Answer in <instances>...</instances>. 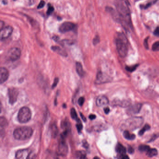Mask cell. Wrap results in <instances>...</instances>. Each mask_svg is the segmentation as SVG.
<instances>
[{"mask_svg":"<svg viewBox=\"0 0 159 159\" xmlns=\"http://www.w3.org/2000/svg\"><path fill=\"white\" fill-rule=\"evenodd\" d=\"M75 27V24L71 22H65L62 24L59 27V31L64 33L73 29Z\"/></svg>","mask_w":159,"mask_h":159,"instance_id":"cell-10","label":"cell"},{"mask_svg":"<svg viewBox=\"0 0 159 159\" xmlns=\"http://www.w3.org/2000/svg\"><path fill=\"white\" fill-rule=\"evenodd\" d=\"M150 128V126H149V125H148V124H146L144 125V126L140 131V132L139 133V135L140 136H142L146 131L149 130Z\"/></svg>","mask_w":159,"mask_h":159,"instance_id":"cell-26","label":"cell"},{"mask_svg":"<svg viewBox=\"0 0 159 159\" xmlns=\"http://www.w3.org/2000/svg\"><path fill=\"white\" fill-rule=\"evenodd\" d=\"M116 151L121 156L125 155L126 153V149L120 143H118L116 147Z\"/></svg>","mask_w":159,"mask_h":159,"instance_id":"cell-17","label":"cell"},{"mask_svg":"<svg viewBox=\"0 0 159 159\" xmlns=\"http://www.w3.org/2000/svg\"><path fill=\"white\" fill-rule=\"evenodd\" d=\"M58 82H59V79L58 78H56L55 79L54 82H53V85H52V88L54 89L57 86Z\"/></svg>","mask_w":159,"mask_h":159,"instance_id":"cell-34","label":"cell"},{"mask_svg":"<svg viewBox=\"0 0 159 159\" xmlns=\"http://www.w3.org/2000/svg\"><path fill=\"white\" fill-rule=\"evenodd\" d=\"M9 77V72L8 70L4 68L1 67L0 69V83L2 84L5 82Z\"/></svg>","mask_w":159,"mask_h":159,"instance_id":"cell-13","label":"cell"},{"mask_svg":"<svg viewBox=\"0 0 159 159\" xmlns=\"http://www.w3.org/2000/svg\"><path fill=\"white\" fill-rule=\"evenodd\" d=\"M71 116L72 118V119H74L75 120H77V121H79L80 120L79 118H78V115H77V112L75 110V109L73 108H71Z\"/></svg>","mask_w":159,"mask_h":159,"instance_id":"cell-25","label":"cell"},{"mask_svg":"<svg viewBox=\"0 0 159 159\" xmlns=\"http://www.w3.org/2000/svg\"><path fill=\"white\" fill-rule=\"evenodd\" d=\"M134 149L131 146H128V152L129 153L132 154V153H134Z\"/></svg>","mask_w":159,"mask_h":159,"instance_id":"cell-39","label":"cell"},{"mask_svg":"<svg viewBox=\"0 0 159 159\" xmlns=\"http://www.w3.org/2000/svg\"><path fill=\"white\" fill-rule=\"evenodd\" d=\"M114 104L116 106L118 105V106H122V107H127L130 105V103L129 101H127V100H124V101H121L119 100H117L114 102Z\"/></svg>","mask_w":159,"mask_h":159,"instance_id":"cell-19","label":"cell"},{"mask_svg":"<svg viewBox=\"0 0 159 159\" xmlns=\"http://www.w3.org/2000/svg\"><path fill=\"white\" fill-rule=\"evenodd\" d=\"M33 131L28 126H22L17 128L13 132L15 139L19 141H24L28 139L32 135Z\"/></svg>","mask_w":159,"mask_h":159,"instance_id":"cell-3","label":"cell"},{"mask_svg":"<svg viewBox=\"0 0 159 159\" xmlns=\"http://www.w3.org/2000/svg\"><path fill=\"white\" fill-rule=\"evenodd\" d=\"M19 95V91L16 88H10L8 90L9 102L10 104L13 105L16 102Z\"/></svg>","mask_w":159,"mask_h":159,"instance_id":"cell-8","label":"cell"},{"mask_svg":"<svg viewBox=\"0 0 159 159\" xmlns=\"http://www.w3.org/2000/svg\"><path fill=\"white\" fill-rule=\"evenodd\" d=\"M142 104H137L133 106L130 107L128 110L127 112L129 114H138L142 108Z\"/></svg>","mask_w":159,"mask_h":159,"instance_id":"cell-15","label":"cell"},{"mask_svg":"<svg viewBox=\"0 0 159 159\" xmlns=\"http://www.w3.org/2000/svg\"></svg>","mask_w":159,"mask_h":159,"instance_id":"cell-46","label":"cell"},{"mask_svg":"<svg viewBox=\"0 0 159 159\" xmlns=\"http://www.w3.org/2000/svg\"><path fill=\"white\" fill-rule=\"evenodd\" d=\"M146 155L149 157H153L156 156L158 154V151L155 148L149 149L146 152Z\"/></svg>","mask_w":159,"mask_h":159,"instance_id":"cell-22","label":"cell"},{"mask_svg":"<svg viewBox=\"0 0 159 159\" xmlns=\"http://www.w3.org/2000/svg\"><path fill=\"white\" fill-rule=\"evenodd\" d=\"M148 38L147 37L146 39H145L144 40V45L145 47V48L147 49H148Z\"/></svg>","mask_w":159,"mask_h":159,"instance_id":"cell-37","label":"cell"},{"mask_svg":"<svg viewBox=\"0 0 159 159\" xmlns=\"http://www.w3.org/2000/svg\"><path fill=\"white\" fill-rule=\"evenodd\" d=\"M116 8L119 15V22L126 30L132 28L130 11L129 5L125 0H118L116 3Z\"/></svg>","mask_w":159,"mask_h":159,"instance_id":"cell-1","label":"cell"},{"mask_svg":"<svg viewBox=\"0 0 159 159\" xmlns=\"http://www.w3.org/2000/svg\"><path fill=\"white\" fill-rule=\"evenodd\" d=\"M76 127H77V128L78 132L79 133H80L81 130H82V128H83V125H82V124H81L80 122H79V123L77 124Z\"/></svg>","mask_w":159,"mask_h":159,"instance_id":"cell-33","label":"cell"},{"mask_svg":"<svg viewBox=\"0 0 159 159\" xmlns=\"http://www.w3.org/2000/svg\"><path fill=\"white\" fill-rule=\"evenodd\" d=\"M150 149V147L148 145H141L139 147V150L141 152H147Z\"/></svg>","mask_w":159,"mask_h":159,"instance_id":"cell-27","label":"cell"},{"mask_svg":"<svg viewBox=\"0 0 159 159\" xmlns=\"http://www.w3.org/2000/svg\"><path fill=\"white\" fill-rule=\"evenodd\" d=\"M152 50L154 51H159V41L154 43L152 46Z\"/></svg>","mask_w":159,"mask_h":159,"instance_id":"cell-30","label":"cell"},{"mask_svg":"<svg viewBox=\"0 0 159 159\" xmlns=\"http://www.w3.org/2000/svg\"><path fill=\"white\" fill-rule=\"evenodd\" d=\"M30 152L28 149H21L17 151L16 153V158L18 159H25L29 158Z\"/></svg>","mask_w":159,"mask_h":159,"instance_id":"cell-12","label":"cell"},{"mask_svg":"<svg viewBox=\"0 0 159 159\" xmlns=\"http://www.w3.org/2000/svg\"><path fill=\"white\" fill-rule=\"evenodd\" d=\"M75 156L79 159H85L86 158V153L84 151H77L75 153Z\"/></svg>","mask_w":159,"mask_h":159,"instance_id":"cell-23","label":"cell"},{"mask_svg":"<svg viewBox=\"0 0 159 159\" xmlns=\"http://www.w3.org/2000/svg\"><path fill=\"white\" fill-rule=\"evenodd\" d=\"M108 103V99L105 96H99L96 99V105L99 107L106 106Z\"/></svg>","mask_w":159,"mask_h":159,"instance_id":"cell-14","label":"cell"},{"mask_svg":"<svg viewBox=\"0 0 159 159\" xmlns=\"http://www.w3.org/2000/svg\"><path fill=\"white\" fill-rule=\"evenodd\" d=\"M13 31L12 27L10 26L3 27L0 29V37L1 40H3L9 38L12 35Z\"/></svg>","mask_w":159,"mask_h":159,"instance_id":"cell-9","label":"cell"},{"mask_svg":"<svg viewBox=\"0 0 159 159\" xmlns=\"http://www.w3.org/2000/svg\"><path fill=\"white\" fill-rule=\"evenodd\" d=\"M54 10V9L53 8V6H51V5H49V7H48V9L47 12V14L48 15H50L51 14H52V13L53 12V11Z\"/></svg>","mask_w":159,"mask_h":159,"instance_id":"cell-31","label":"cell"},{"mask_svg":"<svg viewBox=\"0 0 159 159\" xmlns=\"http://www.w3.org/2000/svg\"><path fill=\"white\" fill-rule=\"evenodd\" d=\"M44 5H45V2H44L43 0H42L40 2L39 5H38V6H37V9H40L43 8L44 7Z\"/></svg>","mask_w":159,"mask_h":159,"instance_id":"cell-36","label":"cell"},{"mask_svg":"<svg viewBox=\"0 0 159 159\" xmlns=\"http://www.w3.org/2000/svg\"><path fill=\"white\" fill-rule=\"evenodd\" d=\"M52 50H53L54 51L56 52V53L58 54L59 55H60L62 56L63 57H67V53L62 49L61 48H60L58 46H52L51 47Z\"/></svg>","mask_w":159,"mask_h":159,"instance_id":"cell-18","label":"cell"},{"mask_svg":"<svg viewBox=\"0 0 159 159\" xmlns=\"http://www.w3.org/2000/svg\"><path fill=\"white\" fill-rule=\"evenodd\" d=\"M120 158H122V159H129V157L127 156V155H125L121 156V157H120Z\"/></svg>","mask_w":159,"mask_h":159,"instance_id":"cell-45","label":"cell"},{"mask_svg":"<svg viewBox=\"0 0 159 159\" xmlns=\"http://www.w3.org/2000/svg\"><path fill=\"white\" fill-rule=\"evenodd\" d=\"M0 132L2 131V130L4 131V130L8 125V122L7 120L6 119H5L2 117H0Z\"/></svg>","mask_w":159,"mask_h":159,"instance_id":"cell-21","label":"cell"},{"mask_svg":"<svg viewBox=\"0 0 159 159\" xmlns=\"http://www.w3.org/2000/svg\"><path fill=\"white\" fill-rule=\"evenodd\" d=\"M104 112L106 114H108L110 112V109L109 107H106L105 109H104Z\"/></svg>","mask_w":159,"mask_h":159,"instance_id":"cell-41","label":"cell"},{"mask_svg":"<svg viewBox=\"0 0 159 159\" xmlns=\"http://www.w3.org/2000/svg\"><path fill=\"white\" fill-rule=\"evenodd\" d=\"M123 136L125 139L128 140H133L135 138V135L133 134H131L127 130L124 131Z\"/></svg>","mask_w":159,"mask_h":159,"instance_id":"cell-20","label":"cell"},{"mask_svg":"<svg viewBox=\"0 0 159 159\" xmlns=\"http://www.w3.org/2000/svg\"><path fill=\"white\" fill-rule=\"evenodd\" d=\"M110 77L106 75V74L102 73L101 71H99L97 73L96 83L97 84H100L105 83L110 81Z\"/></svg>","mask_w":159,"mask_h":159,"instance_id":"cell-11","label":"cell"},{"mask_svg":"<svg viewBox=\"0 0 159 159\" xmlns=\"http://www.w3.org/2000/svg\"><path fill=\"white\" fill-rule=\"evenodd\" d=\"M116 45L119 55L125 57L128 51V41L127 37L122 32H118L116 36Z\"/></svg>","mask_w":159,"mask_h":159,"instance_id":"cell-2","label":"cell"},{"mask_svg":"<svg viewBox=\"0 0 159 159\" xmlns=\"http://www.w3.org/2000/svg\"><path fill=\"white\" fill-rule=\"evenodd\" d=\"M80 116H81V118H82V119H83V120L85 121V122L86 121V119L85 118V117L84 116V115L83 114H82L81 113H80Z\"/></svg>","mask_w":159,"mask_h":159,"instance_id":"cell-43","label":"cell"},{"mask_svg":"<svg viewBox=\"0 0 159 159\" xmlns=\"http://www.w3.org/2000/svg\"><path fill=\"white\" fill-rule=\"evenodd\" d=\"M51 133L53 136L54 137L57 136L58 133V129L56 125H52L51 127Z\"/></svg>","mask_w":159,"mask_h":159,"instance_id":"cell-28","label":"cell"},{"mask_svg":"<svg viewBox=\"0 0 159 159\" xmlns=\"http://www.w3.org/2000/svg\"><path fill=\"white\" fill-rule=\"evenodd\" d=\"M158 137V135H153V137H152V138L151 139L150 141V142H152V141H154L157 137Z\"/></svg>","mask_w":159,"mask_h":159,"instance_id":"cell-42","label":"cell"},{"mask_svg":"<svg viewBox=\"0 0 159 159\" xmlns=\"http://www.w3.org/2000/svg\"><path fill=\"white\" fill-rule=\"evenodd\" d=\"M65 136L61 135L57 151V153L59 156H65L68 153V148L65 142Z\"/></svg>","mask_w":159,"mask_h":159,"instance_id":"cell-6","label":"cell"},{"mask_svg":"<svg viewBox=\"0 0 159 159\" xmlns=\"http://www.w3.org/2000/svg\"><path fill=\"white\" fill-rule=\"evenodd\" d=\"M83 147H84L85 148H87L89 147L88 144L87 143V142H85V143H83Z\"/></svg>","mask_w":159,"mask_h":159,"instance_id":"cell-44","label":"cell"},{"mask_svg":"<svg viewBox=\"0 0 159 159\" xmlns=\"http://www.w3.org/2000/svg\"><path fill=\"white\" fill-rule=\"evenodd\" d=\"M153 34L157 36H159V27H157L153 32Z\"/></svg>","mask_w":159,"mask_h":159,"instance_id":"cell-38","label":"cell"},{"mask_svg":"<svg viewBox=\"0 0 159 159\" xmlns=\"http://www.w3.org/2000/svg\"><path fill=\"white\" fill-rule=\"evenodd\" d=\"M21 56V51L20 49L17 47H13L9 50L7 54L6 57L9 61L14 62L18 60Z\"/></svg>","mask_w":159,"mask_h":159,"instance_id":"cell-7","label":"cell"},{"mask_svg":"<svg viewBox=\"0 0 159 159\" xmlns=\"http://www.w3.org/2000/svg\"><path fill=\"white\" fill-rule=\"evenodd\" d=\"M99 41H100L99 37L98 35H96L93 40V43L94 45H96L99 42Z\"/></svg>","mask_w":159,"mask_h":159,"instance_id":"cell-35","label":"cell"},{"mask_svg":"<svg viewBox=\"0 0 159 159\" xmlns=\"http://www.w3.org/2000/svg\"><path fill=\"white\" fill-rule=\"evenodd\" d=\"M76 69L77 73L80 77H84L85 75V72L83 70L82 64L80 62H77L76 63Z\"/></svg>","mask_w":159,"mask_h":159,"instance_id":"cell-16","label":"cell"},{"mask_svg":"<svg viewBox=\"0 0 159 159\" xmlns=\"http://www.w3.org/2000/svg\"><path fill=\"white\" fill-rule=\"evenodd\" d=\"M18 119L21 123H25L30 120L31 118V113L27 107L21 108L18 114Z\"/></svg>","mask_w":159,"mask_h":159,"instance_id":"cell-5","label":"cell"},{"mask_svg":"<svg viewBox=\"0 0 159 159\" xmlns=\"http://www.w3.org/2000/svg\"><path fill=\"white\" fill-rule=\"evenodd\" d=\"M143 122V119L142 118L134 117L127 119L123 125L127 130H133L139 128L142 124Z\"/></svg>","mask_w":159,"mask_h":159,"instance_id":"cell-4","label":"cell"},{"mask_svg":"<svg viewBox=\"0 0 159 159\" xmlns=\"http://www.w3.org/2000/svg\"><path fill=\"white\" fill-rule=\"evenodd\" d=\"M85 98L84 97H80L78 100V104L80 106H82L85 102Z\"/></svg>","mask_w":159,"mask_h":159,"instance_id":"cell-32","label":"cell"},{"mask_svg":"<svg viewBox=\"0 0 159 159\" xmlns=\"http://www.w3.org/2000/svg\"><path fill=\"white\" fill-rule=\"evenodd\" d=\"M138 66V65H134L131 66H126L125 69L126 71L131 72H133V71H135L137 69Z\"/></svg>","mask_w":159,"mask_h":159,"instance_id":"cell-29","label":"cell"},{"mask_svg":"<svg viewBox=\"0 0 159 159\" xmlns=\"http://www.w3.org/2000/svg\"><path fill=\"white\" fill-rule=\"evenodd\" d=\"M96 117V116L94 114H91L89 116V118L91 120H93V119H95Z\"/></svg>","mask_w":159,"mask_h":159,"instance_id":"cell-40","label":"cell"},{"mask_svg":"<svg viewBox=\"0 0 159 159\" xmlns=\"http://www.w3.org/2000/svg\"><path fill=\"white\" fill-rule=\"evenodd\" d=\"M157 1V0H150L149 1L147 2L146 3L142 5L141 6V7L142 8V9H148V8L150 7L151 6H152V5L154 4Z\"/></svg>","mask_w":159,"mask_h":159,"instance_id":"cell-24","label":"cell"}]
</instances>
